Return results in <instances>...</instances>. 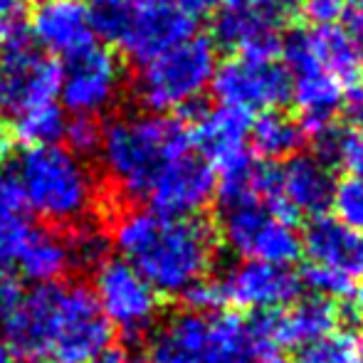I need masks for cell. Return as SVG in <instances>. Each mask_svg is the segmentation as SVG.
I'll return each instance as SVG.
<instances>
[{
    "instance_id": "obj_1",
    "label": "cell",
    "mask_w": 363,
    "mask_h": 363,
    "mask_svg": "<svg viewBox=\"0 0 363 363\" xmlns=\"http://www.w3.org/2000/svg\"><path fill=\"white\" fill-rule=\"evenodd\" d=\"M5 344L23 363H91L111 346V324L104 319L91 287L35 284L0 321Z\"/></svg>"
},
{
    "instance_id": "obj_2",
    "label": "cell",
    "mask_w": 363,
    "mask_h": 363,
    "mask_svg": "<svg viewBox=\"0 0 363 363\" xmlns=\"http://www.w3.org/2000/svg\"><path fill=\"white\" fill-rule=\"evenodd\" d=\"M109 245L156 294L183 296L206 279L216 262V233L201 218H173L151 208L124 211L111 220Z\"/></svg>"
},
{
    "instance_id": "obj_3",
    "label": "cell",
    "mask_w": 363,
    "mask_h": 363,
    "mask_svg": "<svg viewBox=\"0 0 363 363\" xmlns=\"http://www.w3.org/2000/svg\"><path fill=\"white\" fill-rule=\"evenodd\" d=\"M191 151L183 119L166 114H121L101 124L99 163L111 191L126 201H146L168 161Z\"/></svg>"
},
{
    "instance_id": "obj_4",
    "label": "cell",
    "mask_w": 363,
    "mask_h": 363,
    "mask_svg": "<svg viewBox=\"0 0 363 363\" xmlns=\"http://www.w3.org/2000/svg\"><path fill=\"white\" fill-rule=\"evenodd\" d=\"M13 176L23 193L25 208L45 223L69 230L91 220L99 203L94 171L67 146H30L15 158Z\"/></svg>"
},
{
    "instance_id": "obj_5",
    "label": "cell",
    "mask_w": 363,
    "mask_h": 363,
    "mask_svg": "<svg viewBox=\"0 0 363 363\" xmlns=\"http://www.w3.org/2000/svg\"><path fill=\"white\" fill-rule=\"evenodd\" d=\"M247 321L216 311H178L153 326L146 363H247Z\"/></svg>"
},
{
    "instance_id": "obj_6",
    "label": "cell",
    "mask_w": 363,
    "mask_h": 363,
    "mask_svg": "<svg viewBox=\"0 0 363 363\" xmlns=\"http://www.w3.org/2000/svg\"><path fill=\"white\" fill-rule=\"evenodd\" d=\"M216 67V43L203 35H191L139 65L134 94L153 114L191 109L211 86Z\"/></svg>"
},
{
    "instance_id": "obj_7",
    "label": "cell",
    "mask_w": 363,
    "mask_h": 363,
    "mask_svg": "<svg viewBox=\"0 0 363 363\" xmlns=\"http://www.w3.org/2000/svg\"><path fill=\"white\" fill-rule=\"evenodd\" d=\"M220 235L225 245L242 259L289 264L301 252V240L294 233V225L262 201L223 206Z\"/></svg>"
},
{
    "instance_id": "obj_8",
    "label": "cell",
    "mask_w": 363,
    "mask_h": 363,
    "mask_svg": "<svg viewBox=\"0 0 363 363\" xmlns=\"http://www.w3.org/2000/svg\"><path fill=\"white\" fill-rule=\"evenodd\" d=\"M91 294L111 329H119L126 339H139L156 326V289L121 257H104L96 264Z\"/></svg>"
},
{
    "instance_id": "obj_9",
    "label": "cell",
    "mask_w": 363,
    "mask_h": 363,
    "mask_svg": "<svg viewBox=\"0 0 363 363\" xmlns=\"http://www.w3.org/2000/svg\"><path fill=\"white\" fill-rule=\"evenodd\" d=\"M287 72L291 77V99L299 106L301 129L316 139L334 126L336 111L344 106V84L321 69L311 52L306 30H294L282 43Z\"/></svg>"
},
{
    "instance_id": "obj_10",
    "label": "cell",
    "mask_w": 363,
    "mask_h": 363,
    "mask_svg": "<svg viewBox=\"0 0 363 363\" xmlns=\"http://www.w3.org/2000/svg\"><path fill=\"white\" fill-rule=\"evenodd\" d=\"M62 67L30 40L28 30L0 52V111L10 116L55 101Z\"/></svg>"
},
{
    "instance_id": "obj_11",
    "label": "cell",
    "mask_w": 363,
    "mask_h": 363,
    "mask_svg": "<svg viewBox=\"0 0 363 363\" xmlns=\"http://www.w3.org/2000/svg\"><path fill=\"white\" fill-rule=\"evenodd\" d=\"M211 89L223 106H235L247 114L272 111L291 99V77L277 60L235 55L216 67Z\"/></svg>"
},
{
    "instance_id": "obj_12",
    "label": "cell",
    "mask_w": 363,
    "mask_h": 363,
    "mask_svg": "<svg viewBox=\"0 0 363 363\" xmlns=\"http://www.w3.org/2000/svg\"><path fill=\"white\" fill-rule=\"evenodd\" d=\"M124 89V69L109 48L94 43L84 52L74 55L62 67L60 94L62 109L69 114L99 116L119 101Z\"/></svg>"
},
{
    "instance_id": "obj_13",
    "label": "cell",
    "mask_w": 363,
    "mask_h": 363,
    "mask_svg": "<svg viewBox=\"0 0 363 363\" xmlns=\"http://www.w3.org/2000/svg\"><path fill=\"white\" fill-rule=\"evenodd\" d=\"M218 191V178L213 166L191 151L173 158L156 176L146 201L151 211L173 218H198V213L211 206Z\"/></svg>"
},
{
    "instance_id": "obj_14",
    "label": "cell",
    "mask_w": 363,
    "mask_h": 363,
    "mask_svg": "<svg viewBox=\"0 0 363 363\" xmlns=\"http://www.w3.org/2000/svg\"><path fill=\"white\" fill-rule=\"evenodd\" d=\"M191 35H196V20L188 18L173 0L156 5L129 3L124 28L114 45L131 62L144 65L163 50L188 40Z\"/></svg>"
},
{
    "instance_id": "obj_15",
    "label": "cell",
    "mask_w": 363,
    "mask_h": 363,
    "mask_svg": "<svg viewBox=\"0 0 363 363\" xmlns=\"http://www.w3.org/2000/svg\"><path fill=\"white\" fill-rule=\"evenodd\" d=\"M334 173L319 156L296 153L277 168V191L267 203L277 216L294 223L299 216H324L334 196Z\"/></svg>"
},
{
    "instance_id": "obj_16",
    "label": "cell",
    "mask_w": 363,
    "mask_h": 363,
    "mask_svg": "<svg viewBox=\"0 0 363 363\" xmlns=\"http://www.w3.org/2000/svg\"><path fill=\"white\" fill-rule=\"evenodd\" d=\"M218 282L225 304H235L255 314L282 309L296 299L301 289V279L291 272L289 264L257 262V259H245Z\"/></svg>"
},
{
    "instance_id": "obj_17",
    "label": "cell",
    "mask_w": 363,
    "mask_h": 363,
    "mask_svg": "<svg viewBox=\"0 0 363 363\" xmlns=\"http://www.w3.org/2000/svg\"><path fill=\"white\" fill-rule=\"evenodd\" d=\"M28 35L50 57H74L96 43L86 0H43L30 15Z\"/></svg>"
},
{
    "instance_id": "obj_18",
    "label": "cell",
    "mask_w": 363,
    "mask_h": 363,
    "mask_svg": "<svg viewBox=\"0 0 363 363\" xmlns=\"http://www.w3.org/2000/svg\"><path fill=\"white\" fill-rule=\"evenodd\" d=\"M250 126H252V119L247 111L220 104L218 109L201 111L193 126H188L191 146L203 153L201 158H206L216 176H220L255 158L247 146Z\"/></svg>"
},
{
    "instance_id": "obj_19",
    "label": "cell",
    "mask_w": 363,
    "mask_h": 363,
    "mask_svg": "<svg viewBox=\"0 0 363 363\" xmlns=\"http://www.w3.org/2000/svg\"><path fill=\"white\" fill-rule=\"evenodd\" d=\"M301 240V250L311 267L329 269L356 279L363 272V240L359 233L341 225L334 216H316L309 220Z\"/></svg>"
},
{
    "instance_id": "obj_20",
    "label": "cell",
    "mask_w": 363,
    "mask_h": 363,
    "mask_svg": "<svg viewBox=\"0 0 363 363\" xmlns=\"http://www.w3.org/2000/svg\"><path fill=\"white\" fill-rule=\"evenodd\" d=\"M279 20L255 8H223L213 25V43L242 57L277 60L282 50Z\"/></svg>"
},
{
    "instance_id": "obj_21",
    "label": "cell",
    "mask_w": 363,
    "mask_h": 363,
    "mask_svg": "<svg viewBox=\"0 0 363 363\" xmlns=\"http://www.w3.org/2000/svg\"><path fill=\"white\" fill-rule=\"evenodd\" d=\"M311 52L324 72L339 79L344 86L356 84L363 72V43L339 25H319L306 30Z\"/></svg>"
},
{
    "instance_id": "obj_22",
    "label": "cell",
    "mask_w": 363,
    "mask_h": 363,
    "mask_svg": "<svg viewBox=\"0 0 363 363\" xmlns=\"http://www.w3.org/2000/svg\"><path fill=\"white\" fill-rule=\"evenodd\" d=\"M25 279L35 284H55L74 267L67 235L55 230H33L18 264Z\"/></svg>"
},
{
    "instance_id": "obj_23",
    "label": "cell",
    "mask_w": 363,
    "mask_h": 363,
    "mask_svg": "<svg viewBox=\"0 0 363 363\" xmlns=\"http://www.w3.org/2000/svg\"><path fill=\"white\" fill-rule=\"evenodd\" d=\"M250 139L264 161H287L301 151L306 134L296 119L272 109L262 111V116L250 126Z\"/></svg>"
},
{
    "instance_id": "obj_24",
    "label": "cell",
    "mask_w": 363,
    "mask_h": 363,
    "mask_svg": "<svg viewBox=\"0 0 363 363\" xmlns=\"http://www.w3.org/2000/svg\"><path fill=\"white\" fill-rule=\"evenodd\" d=\"M10 139L30 146H52L60 144L67 129V119L65 109L57 101H48V104L30 106L25 111L10 116Z\"/></svg>"
},
{
    "instance_id": "obj_25",
    "label": "cell",
    "mask_w": 363,
    "mask_h": 363,
    "mask_svg": "<svg viewBox=\"0 0 363 363\" xmlns=\"http://www.w3.org/2000/svg\"><path fill=\"white\" fill-rule=\"evenodd\" d=\"M316 156L326 166H336L346 176L363 178V129L361 126H344L316 136Z\"/></svg>"
},
{
    "instance_id": "obj_26",
    "label": "cell",
    "mask_w": 363,
    "mask_h": 363,
    "mask_svg": "<svg viewBox=\"0 0 363 363\" xmlns=\"http://www.w3.org/2000/svg\"><path fill=\"white\" fill-rule=\"evenodd\" d=\"M356 359L359 356H356L354 349V339L349 334L331 331L321 339L299 346L294 363H354Z\"/></svg>"
},
{
    "instance_id": "obj_27",
    "label": "cell",
    "mask_w": 363,
    "mask_h": 363,
    "mask_svg": "<svg viewBox=\"0 0 363 363\" xmlns=\"http://www.w3.org/2000/svg\"><path fill=\"white\" fill-rule=\"evenodd\" d=\"M331 208L336 213V220L346 225L354 233H363V178L346 176L334 186L331 196Z\"/></svg>"
},
{
    "instance_id": "obj_28",
    "label": "cell",
    "mask_w": 363,
    "mask_h": 363,
    "mask_svg": "<svg viewBox=\"0 0 363 363\" xmlns=\"http://www.w3.org/2000/svg\"><path fill=\"white\" fill-rule=\"evenodd\" d=\"M33 230L23 213L0 218V272H10L18 264Z\"/></svg>"
},
{
    "instance_id": "obj_29",
    "label": "cell",
    "mask_w": 363,
    "mask_h": 363,
    "mask_svg": "<svg viewBox=\"0 0 363 363\" xmlns=\"http://www.w3.org/2000/svg\"><path fill=\"white\" fill-rule=\"evenodd\" d=\"M65 141L72 153L79 158L96 156L101 144V121L99 116H82L72 114L67 119V129H65Z\"/></svg>"
},
{
    "instance_id": "obj_30",
    "label": "cell",
    "mask_w": 363,
    "mask_h": 363,
    "mask_svg": "<svg viewBox=\"0 0 363 363\" xmlns=\"http://www.w3.org/2000/svg\"><path fill=\"white\" fill-rule=\"evenodd\" d=\"M301 279L314 289V294L326 296V299H344V296H349L354 291V282H356V279L344 277V274L329 272V269H321V267H311V264H306Z\"/></svg>"
},
{
    "instance_id": "obj_31",
    "label": "cell",
    "mask_w": 363,
    "mask_h": 363,
    "mask_svg": "<svg viewBox=\"0 0 363 363\" xmlns=\"http://www.w3.org/2000/svg\"><path fill=\"white\" fill-rule=\"evenodd\" d=\"M183 299H186V304L191 306L193 311H216L225 304L220 282L218 279H211V277L193 284V287L183 294Z\"/></svg>"
},
{
    "instance_id": "obj_32",
    "label": "cell",
    "mask_w": 363,
    "mask_h": 363,
    "mask_svg": "<svg viewBox=\"0 0 363 363\" xmlns=\"http://www.w3.org/2000/svg\"><path fill=\"white\" fill-rule=\"evenodd\" d=\"M346 0H301V13L306 20L319 25H334L336 18L344 15Z\"/></svg>"
},
{
    "instance_id": "obj_33",
    "label": "cell",
    "mask_w": 363,
    "mask_h": 363,
    "mask_svg": "<svg viewBox=\"0 0 363 363\" xmlns=\"http://www.w3.org/2000/svg\"><path fill=\"white\" fill-rule=\"evenodd\" d=\"M25 211V201L13 171H0V218L20 216Z\"/></svg>"
},
{
    "instance_id": "obj_34",
    "label": "cell",
    "mask_w": 363,
    "mask_h": 363,
    "mask_svg": "<svg viewBox=\"0 0 363 363\" xmlns=\"http://www.w3.org/2000/svg\"><path fill=\"white\" fill-rule=\"evenodd\" d=\"M20 296H23V287L10 272H0V321L18 306Z\"/></svg>"
},
{
    "instance_id": "obj_35",
    "label": "cell",
    "mask_w": 363,
    "mask_h": 363,
    "mask_svg": "<svg viewBox=\"0 0 363 363\" xmlns=\"http://www.w3.org/2000/svg\"><path fill=\"white\" fill-rule=\"evenodd\" d=\"M344 20H346V30L363 43V0H346Z\"/></svg>"
},
{
    "instance_id": "obj_36",
    "label": "cell",
    "mask_w": 363,
    "mask_h": 363,
    "mask_svg": "<svg viewBox=\"0 0 363 363\" xmlns=\"http://www.w3.org/2000/svg\"><path fill=\"white\" fill-rule=\"evenodd\" d=\"M173 3H176L178 8L188 15V18L201 20V18H206V15H211L213 10H216L218 0H173Z\"/></svg>"
},
{
    "instance_id": "obj_37",
    "label": "cell",
    "mask_w": 363,
    "mask_h": 363,
    "mask_svg": "<svg viewBox=\"0 0 363 363\" xmlns=\"http://www.w3.org/2000/svg\"><path fill=\"white\" fill-rule=\"evenodd\" d=\"M291 3L294 0H247V8H255V10H262V13L272 15L282 23V18L289 13Z\"/></svg>"
},
{
    "instance_id": "obj_38",
    "label": "cell",
    "mask_w": 363,
    "mask_h": 363,
    "mask_svg": "<svg viewBox=\"0 0 363 363\" xmlns=\"http://www.w3.org/2000/svg\"><path fill=\"white\" fill-rule=\"evenodd\" d=\"M23 33H25V28L18 20H0V52Z\"/></svg>"
},
{
    "instance_id": "obj_39",
    "label": "cell",
    "mask_w": 363,
    "mask_h": 363,
    "mask_svg": "<svg viewBox=\"0 0 363 363\" xmlns=\"http://www.w3.org/2000/svg\"><path fill=\"white\" fill-rule=\"evenodd\" d=\"M33 0H0V20H18Z\"/></svg>"
},
{
    "instance_id": "obj_40",
    "label": "cell",
    "mask_w": 363,
    "mask_h": 363,
    "mask_svg": "<svg viewBox=\"0 0 363 363\" xmlns=\"http://www.w3.org/2000/svg\"><path fill=\"white\" fill-rule=\"evenodd\" d=\"M91 363H134L131 361V356L126 354L124 349H116V346H106L104 351H101L99 356H96Z\"/></svg>"
},
{
    "instance_id": "obj_41",
    "label": "cell",
    "mask_w": 363,
    "mask_h": 363,
    "mask_svg": "<svg viewBox=\"0 0 363 363\" xmlns=\"http://www.w3.org/2000/svg\"><path fill=\"white\" fill-rule=\"evenodd\" d=\"M346 109H349V116L354 119V124L363 129V89H356L354 94L349 96Z\"/></svg>"
},
{
    "instance_id": "obj_42",
    "label": "cell",
    "mask_w": 363,
    "mask_h": 363,
    "mask_svg": "<svg viewBox=\"0 0 363 363\" xmlns=\"http://www.w3.org/2000/svg\"><path fill=\"white\" fill-rule=\"evenodd\" d=\"M257 363H294L287 356L277 354V351H267V354H259V361Z\"/></svg>"
},
{
    "instance_id": "obj_43",
    "label": "cell",
    "mask_w": 363,
    "mask_h": 363,
    "mask_svg": "<svg viewBox=\"0 0 363 363\" xmlns=\"http://www.w3.org/2000/svg\"><path fill=\"white\" fill-rule=\"evenodd\" d=\"M0 363H18L15 354L10 351V346L5 341H0Z\"/></svg>"
},
{
    "instance_id": "obj_44",
    "label": "cell",
    "mask_w": 363,
    "mask_h": 363,
    "mask_svg": "<svg viewBox=\"0 0 363 363\" xmlns=\"http://www.w3.org/2000/svg\"><path fill=\"white\" fill-rule=\"evenodd\" d=\"M354 349H356V356H359V361H363V326H361L359 336H356V341H354Z\"/></svg>"
},
{
    "instance_id": "obj_45",
    "label": "cell",
    "mask_w": 363,
    "mask_h": 363,
    "mask_svg": "<svg viewBox=\"0 0 363 363\" xmlns=\"http://www.w3.org/2000/svg\"><path fill=\"white\" fill-rule=\"evenodd\" d=\"M131 5H156V3H171V0H129Z\"/></svg>"
},
{
    "instance_id": "obj_46",
    "label": "cell",
    "mask_w": 363,
    "mask_h": 363,
    "mask_svg": "<svg viewBox=\"0 0 363 363\" xmlns=\"http://www.w3.org/2000/svg\"><path fill=\"white\" fill-rule=\"evenodd\" d=\"M359 309L363 311V287H361V291H359Z\"/></svg>"
},
{
    "instance_id": "obj_47",
    "label": "cell",
    "mask_w": 363,
    "mask_h": 363,
    "mask_svg": "<svg viewBox=\"0 0 363 363\" xmlns=\"http://www.w3.org/2000/svg\"><path fill=\"white\" fill-rule=\"evenodd\" d=\"M91 5H99V3H106V0H89Z\"/></svg>"
},
{
    "instance_id": "obj_48",
    "label": "cell",
    "mask_w": 363,
    "mask_h": 363,
    "mask_svg": "<svg viewBox=\"0 0 363 363\" xmlns=\"http://www.w3.org/2000/svg\"><path fill=\"white\" fill-rule=\"evenodd\" d=\"M354 363H363V361H359V359H356V361H354Z\"/></svg>"
},
{
    "instance_id": "obj_49",
    "label": "cell",
    "mask_w": 363,
    "mask_h": 363,
    "mask_svg": "<svg viewBox=\"0 0 363 363\" xmlns=\"http://www.w3.org/2000/svg\"><path fill=\"white\" fill-rule=\"evenodd\" d=\"M0 129H3V126H0Z\"/></svg>"
}]
</instances>
